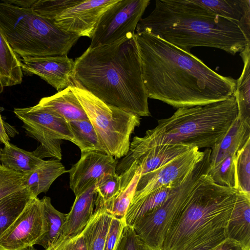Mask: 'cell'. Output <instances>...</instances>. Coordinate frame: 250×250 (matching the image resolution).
Listing matches in <instances>:
<instances>
[{"label":"cell","mask_w":250,"mask_h":250,"mask_svg":"<svg viewBox=\"0 0 250 250\" xmlns=\"http://www.w3.org/2000/svg\"><path fill=\"white\" fill-rule=\"evenodd\" d=\"M235 172L237 190L250 194V139L236 153Z\"/></svg>","instance_id":"33"},{"label":"cell","mask_w":250,"mask_h":250,"mask_svg":"<svg viewBox=\"0 0 250 250\" xmlns=\"http://www.w3.org/2000/svg\"><path fill=\"white\" fill-rule=\"evenodd\" d=\"M250 139V122L237 117L225 135L211 148L210 166L212 167L231 153H237Z\"/></svg>","instance_id":"19"},{"label":"cell","mask_w":250,"mask_h":250,"mask_svg":"<svg viewBox=\"0 0 250 250\" xmlns=\"http://www.w3.org/2000/svg\"><path fill=\"white\" fill-rule=\"evenodd\" d=\"M96 197L95 184L76 196L59 237L76 235L83 231L93 214Z\"/></svg>","instance_id":"16"},{"label":"cell","mask_w":250,"mask_h":250,"mask_svg":"<svg viewBox=\"0 0 250 250\" xmlns=\"http://www.w3.org/2000/svg\"><path fill=\"white\" fill-rule=\"evenodd\" d=\"M237 115L234 94L215 103L179 108L170 117L158 120V125L147 130L143 137H134L128 152L118 166L125 169L148 150L159 146L211 148L225 135Z\"/></svg>","instance_id":"4"},{"label":"cell","mask_w":250,"mask_h":250,"mask_svg":"<svg viewBox=\"0 0 250 250\" xmlns=\"http://www.w3.org/2000/svg\"><path fill=\"white\" fill-rule=\"evenodd\" d=\"M0 26L21 58L67 55L80 37L24 8L0 1Z\"/></svg>","instance_id":"6"},{"label":"cell","mask_w":250,"mask_h":250,"mask_svg":"<svg viewBox=\"0 0 250 250\" xmlns=\"http://www.w3.org/2000/svg\"><path fill=\"white\" fill-rule=\"evenodd\" d=\"M126 225L125 219L112 216L105 238L104 250H114Z\"/></svg>","instance_id":"39"},{"label":"cell","mask_w":250,"mask_h":250,"mask_svg":"<svg viewBox=\"0 0 250 250\" xmlns=\"http://www.w3.org/2000/svg\"><path fill=\"white\" fill-rule=\"evenodd\" d=\"M82 0H33L29 8L40 16L52 21L63 11Z\"/></svg>","instance_id":"34"},{"label":"cell","mask_w":250,"mask_h":250,"mask_svg":"<svg viewBox=\"0 0 250 250\" xmlns=\"http://www.w3.org/2000/svg\"><path fill=\"white\" fill-rule=\"evenodd\" d=\"M250 194L237 190L236 201L225 228L226 238L250 250Z\"/></svg>","instance_id":"18"},{"label":"cell","mask_w":250,"mask_h":250,"mask_svg":"<svg viewBox=\"0 0 250 250\" xmlns=\"http://www.w3.org/2000/svg\"><path fill=\"white\" fill-rule=\"evenodd\" d=\"M112 215L102 206H96L83 230L87 250H104L106 236Z\"/></svg>","instance_id":"25"},{"label":"cell","mask_w":250,"mask_h":250,"mask_svg":"<svg viewBox=\"0 0 250 250\" xmlns=\"http://www.w3.org/2000/svg\"><path fill=\"white\" fill-rule=\"evenodd\" d=\"M0 142L3 144L4 146H10L9 138L6 132L3 121L0 114Z\"/></svg>","instance_id":"42"},{"label":"cell","mask_w":250,"mask_h":250,"mask_svg":"<svg viewBox=\"0 0 250 250\" xmlns=\"http://www.w3.org/2000/svg\"><path fill=\"white\" fill-rule=\"evenodd\" d=\"M47 231L42 203L33 198L0 237V250H23L37 245Z\"/></svg>","instance_id":"11"},{"label":"cell","mask_w":250,"mask_h":250,"mask_svg":"<svg viewBox=\"0 0 250 250\" xmlns=\"http://www.w3.org/2000/svg\"><path fill=\"white\" fill-rule=\"evenodd\" d=\"M120 175L116 172L105 174L95 184V205L104 203L113 198L120 188Z\"/></svg>","instance_id":"35"},{"label":"cell","mask_w":250,"mask_h":250,"mask_svg":"<svg viewBox=\"0 0 250 250\" xmlns=\"http://www.w3.org/2000/svg\"><path fill=\"white\" fill-rule=\"evenodd\" d=\"M203 159L191 171L182 184L175 188L155 210L143 216L132 228L146 250H162L165 237L182 209L200 177L210 166L211 149L206 148Z\"/></svg>","instance_id":"8"},{"label":"cell","mask_w":250,"mask_h":250,"mask_svg":"<svg viewBox=\"0 0 250 250\" xmlns=\"http://www.w3.org/2000/svg\"><path fill=\"white\" fill-rule=\"evenodd\" d=\"M121 179L120 188L115 196L107 202L96 206H102L112 216L125 219L127 210L136 191L141 175L139 164L135 161L130 166L119 174Z\"/></svg>","instance_id":"17"},{"label":"cell","mask_w":250,"mask_h":250,"mask_svg":"<svg viewBox=\"0 0 250 250\" xmlns=\"http://www.w3.org/2000/svg\"><path fill=\"white\" fill-rule=\"evenodd\" d=\"M44 250H87L84 235L82 231L76 235L59 237Z\"/></svg>","instance_id":"37"},{"label":"cell","mask_w":250,"mask_h":250,"mask_svg":"<svg viewBox=\"0 0 250 250\" xmlns=\"http://www.w3.org/2000/svg\"><path fill=\"white\" fill-rule=\"evenodd\" d=\"M237 190L215 184L203 174L174 219L162 250H187L214 231L225 228L232 211Z\"/></svg>","instance_id":"5"},{"label":"cell","mask_w":250,"mask_h":250,"mask_svg":"<svg viewBox=\"0 0 250 250\" xmlns=\"http://www.w3.org/2000/svg\"><path fill=\"white\" fill-rule=\"evenodd\" d=\"M23 250H37L34 247V246H30V247H29Z\"/></svg>","instance_id":"43"},{"label":"cell","mask_w":250,"mask_h":250,"mask_svg":"<svg viewBox=\"0 0 250 250\" xmlns=\"http://www.w3.org/2000/svg\"><path fill=\"white\" fill-rule=\"evenodd\" d=\"M14 113L22 122L27 135L40 143L33 151L35 156L42 159L52 157L61 161L60 140L73 143L74 139L68 122L38 104L29 107L14 108Z\"/></svg>","instance_id":"9"},{"label":"cell","mask_w":250,"mask_h":250,"mask_svg":"<svg viewBox=\"0 0 250 250\" xmlns=\"http://www.w3.org/2000/svg\"><path fill=\"white\" fill-rule=\"evenodd\" d=\"M118 0H82L63 11L52 21L65 31L91 38L102 14Z\"/></svg>","instance_id":"13"},{"label":"cell","mask_w":250,"mask_h":250,"mask_svg":"<svg viewBox=\"0 0 250 250\" xmlns=\"http://www.w3.org/2000/svg\"><path fill=\"white\" fill-rule=\"evenodd\" d=\"M67 172L61 161L52 158L43 160L30 172L23 174L24 188L33 198L46 192L53 182L60 176Z\"/></svg>","instance_id":"20"},{"label":"cell","mask_w":250,"mask_h":250,"mask_svg":"<svg viewBox=\"0 0 250 250\" xmlns=\"http://www.w3.org/2000/svg\"><path fill=\"white\" fill-rule=\"evenodd\" d=\"M213 13L238 22L250 40V0H194Z\"/></svg>","instance_id":"21"},{"label":"cell","mask_w":250,"mask_h":250,"mask_svg":"<svg viewBox=\"0 0 250 250\" xmlns=\"http://www.w3.org/2000/svg\"><path fill=\"white\" fill-rule=\"evenodd\" d=\"M213 250H247L240 243L232 239L226 238Z\"/></svg>","instance_id":"41"},{"label":"cell","mask_w":250,"mask_h":250,"mask_svg":"<svg viewBox=\"0 0 250 250\" xmlns=\"http://www.w3.org/2000/svg\"><path fill=\"white\" fill-rule=\"evenodd\" d=\"M226 238L225 228L218 229L194 243L187 250H213Z\"/></svg>","instance_id":"40"},{"label":"cell","mask_w":250,"mask_h":250,"mask_svg":"<svg viewBox=\"0 0 250 250\" xmlns=\"http://www.w3.org/2000/svg\"><path fill=\"white\" fill-rule=\"evenodd\" d=\"M71 86L105 153L116 159L125 157L129 150L130 136L140 125V117L105 103L81 86Z\"/></svg>","instance_id":"7"},{"label":"cell","mask_w":250,"mask_h":250,"mask_svg":"<svg viewBox=\"0 0 250 250\" xmlns=\"http://www.w3.org/2000/svg\"></svg>","instance_id":"44"},{"label":"cell","mask_w":250,"mask_h":250,"mask_svg":"<svg viewBox=\"0 0 250 250\" xmlns=\"http://www.w3.org/2000/svg\"><path fill=\"white\" fill-rule=\"evenodd\" d=\"M135 38L149 98L179 108L223 101L234 94L236 80L216 73L191 53L147 32L135 33Z\"/></svg>","instance_id":"1"},{"label":"cell","mask_w":250,"mask_h":250,"mask_svg":"<svg viewBox=\"0 0 250 250\" xmlns=\"http://www.w3.org/2000/svg\"><path fill=\"white\" fill-rule=\"evenodd\" d=\"M244 66L240 77L236 80L234 93L237 108V118L250 122V44L240 53Z\"/></svg>","instance_id":"28"},{"label":"cell","mask_w":250,"mask_h":250,"mask_svg":"<svg viewBox=\"0 0 250 250\" xmlns=\"http://www.w3.org/2000/svg\"><path fill=\"white\" fill-rule=\"evenodd\" d=\"M149 3V0H118L100 17L88 49L109 44L128 34H135Z\"/></svg>","instance_id":"10"},{"label":"cell","mask_w":250,"mask_h":250,"mask_svg":"<svg viewBox=\"0 0 250 250\" xmlns=\"http://www.w3.org/2000/svg\"><path fill=\"white\" fill-rule=\"evenodd\" d=\"M32 198L28 190L24 188L0 199V237Z\"/></svg>","instance_id":"29"},{"label":"cell","mask_w":250,"mask_h":250,"mask_svg":"<svg viewBox=\"0 0 250 250\" xmlns=\"http://www.w3.org/2000/svg\"><path fill=\"white\" fill-rule=\"evenodd\" d=\"M23 74L20 59L0 26V93L5 87L20 84Z\"/></svg>","instance_id":"23"},{"label":"cell","mask_w":250,"mask_h":250,"mask_svg":"<svg viewBox=\"0 0 250 250\" xmlns=\"http://www.w3.org/2000/svg\"><path fill=\"white\" fill-rule=\"evenodd\" d=\"M24 188L23 174L0 165V199Z\"/></svg>","instance_id":"36"},{"label":"cell","mask_w":250,"mask_h":250,"mask_svg":"<svg viewBox=\"0 0 250 250\" xmlns=\"http://www.w3.org/2000/svg\"><path fill=\"white\" fill-rule=\"evenodd\" d=\"M24 73L36 75L59 91L71 85L75 62L67 55L20 59Z\"/></svg>","instance_id":"15"},{"label":"cell","mask_w":250,"mask_h":250,"mask_svg":"<svg viewBox=\"0 0 250 250\" xmlns=\"http://www.w3.org/2000/svg\"><path fill=\"white\" fill-rule=\"evenodd\" d=\"M68 123L74 137L73 143L78 146L81 153L99 152L105 153L89 120L71 121Z\"/></svg>","instance_id":"30"},{"label":"cell","mask_w":250,"mask_h":250,"mask_svg":"<svg viewBox=\"0 0 250 250\" xmlns=\"http://www.w3.org/2000/svg\"><path fill=\"white\" fill-rule=\"evenodd\" d=\"M236 155V153L229 154L215 167H209L207 174L215 184L237 189Z\"/></svg>","instance_id":"32"},{"label":"cell","mask_w":250,"mask_h":250,"mask_svg":"<svg viewBox=\"0 0 250 250\" xmlns=\"http://www.w3.org/2000/svg\"><path fill=\"white\" fill-rule=\"evenodd\" d=\"M74 62L71 85L140 117L150 116L135 34L87 48Z\"/></svg>","instance_id":"2"},{"label":"cell","mask_w":250,"mask_h":250,"mask_svg":"<svg viewBox=\"0 0 250 250\" xmlns=\"http://www.w3.org/2000/svg\"><path fill=\"white\" fill-rule=\"evenodd\" d=\"M117 165L116 158L104 153H81L80 160L67 170L70 188L76 196L105 174L116 172Z\"/></svg>","instance_id":"14"},{"label":"cell","mask_w":250,"mask_h":250,"mask_svg":"<svg viewBox=\"0 0 250 250\" xmlns=\"http://www.w3.org/2000/svg\"><path fill=\"white\" fill-rule=\"evenodd\" d=\"M146 32L188 53L194 47L220 49L233 55L250 44L238 22L221 17L194 0H156L135 33Z\"/></svg>","instance_id":"3"},{"label":"cell","mask_w":250,"mask_h":250,"mask_svg":"<svg viewBox=\"0 0 250 250\" xmlns=\"http://www.w3.org/2000/svg\"><path fill=\"white\" fill-rule=\"evenodd\" d=\"M177 188V187H176ZM176 188H162L139 198H133L125 216L126 225H132L158 208Z\"/></svg>","instance_id":"26"},{"label":"cell","mask_w":250,"mask_h":250,"mask_svg":"<svg viewBox=\"0 0 250 250\" xmlns=\"http://www.w3.org/2000/svg\"><path fill=\"white\" fill-rule=\"evenodd\" d=\"M205 153V150L192 147L159 169L141 175L133 198L143 197L162 188L179 187L203 159Z\"/></svg>","instance_id":"12"},{"label":"cell","mask_w":250,"mask_h":250,"mask_svg":"<svg viewBox=\"0 0 250 250\" xmlns=\"http://www.w3.org/2000/svg\"><path fill=\"white\" fill-rule=\"evenodd\" d=\"M42 161L43 159L36 156L33 151L22 149L13 144L0 149L1 165L19 173L25 174L30 172Z\"/></svg>","instance_id":"27"},{"label":"cell","mask_w":250,"mask_h":250,"mask_svg":"<svg viewBox=\"0 0 250 250\" xmlns=\"http://www.w3.org/2000/svg\"><path fill=\"white\" fill-rule=\"evenodd\" d=\"M191 148L181 145H170L150 148L135 160L139 165L141 175L159 169Z\"/></svg>","instance_id":"24"},{"label":"cell","mask_w":250,"mask_h":250,"mask_svg":"<svg viewBox=\"0 0 250 250\" xmlns=\"http://www.w3.org/2000/svg\"><path fill=\"white\" fill-rule=\"evenodd\" d=\"M41 200L47 223V231L37 245L46 249L60 235L67 214L62 213L55 208L51 204L50 198L44 196Z\"/></svg>","instance_id":"31"},{"label":"cell","mask_w":250,"mask_h":250,"mask_svg":"<svg viewBox=\"0 0 250 250\" xmlns=\"http://www.w3.org/2000/svg\"><path fill=\"white\" fill-rule=\"evenodd\" d=\"M114 250H146L133 228L125 225Z\"/></svg>","instance_id":"38"},{"label":"cell","mask_w":250,"mask_h":250,"mask_svg":"<svg viewBox=\"0 0 250 250\" xmlns=\"http://www.w3.org/2000/svg\"><path fill=\"white\" fill-rule=\"evenodd\" d=\"M38 104L58 114L67 122L88 120L71 85L52 96L42 98Z\"/></svg>","instance_id":"22"}]
</instances>
